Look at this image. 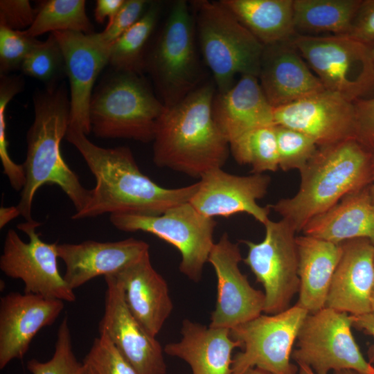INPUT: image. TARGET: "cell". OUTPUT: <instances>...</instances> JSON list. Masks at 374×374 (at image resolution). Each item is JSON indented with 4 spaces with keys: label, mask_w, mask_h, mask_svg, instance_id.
Here are the masks:
<instances>
[{
    "label": "cell",
    "mask_w": 374,
    "mask_h": 374,
    "mask_svg": "<svg viewBox=\"0 0 374 374\" xmlns=\"http://www.w3.org/2000/svg\"><path fill=\"white\" fill-rule=\"evenodd\" d=\"M160 11V2L150 3L141 17L111 46L109 63L116 71L138 73L141 69L142 52Z\"/></svg>",
    "instance_id": "4dcf8cb0"
},
{
    "label": "cell",
    "mask_w": 374,
    "mask_h": 374,
    "mask_svg": "<svg viewBox=\"0 0 374 374\" xmlns=\"http://www.w3.org/2000/svg\"><path fill=\"white\" fill-rule=\"evenodd\" d=\"M278 166L283 171L301 170L316 152L318 145L308 135L295 130L275 125Z\"/></svg>",
    "instance_id": "836d02e7"
},
{
    "label": "cell",
    "mask_w": 374,
    "mask_h": 374,
    "mask_svg": "<svg viewBox=\"0 0 374 374\" xmlns=\"http://www.w3.org/2000/svg\"><path fill=\"white\" fill-rule=\"evenodd\" d=\"M298 374H315L313 371L308 366L303 364L298 365Z\"/></svg>",
    "instance_id": "7dc6e473"
},
{
    "label": "cell",
    "mask_w": 374,
    "mask_h": 374,
    "mask_svg": "<svg viewBox=\"0 0 374 374\" xmlns=\"http://www.w3.org/2000/svg\"><path fill=\"white\" fill-rule=\"evenodd\" d=\"M37 8H33L28 0H1L0 26L15 30L28 29L34 22Z\"/></svg>",
    "instance_id": "ab89813d"
},
{
    "label": "cell",
    "mask_w": 374,
    "mask_h": 374,
    "mask_svg": "<svg viewBox=\"0 0 374 374\" xmlns=\"http://www.w3.org/2000/svg\"><path fill=\"white\" fill-rule=\"evenodd\" d=\"M105 310L99 332L105 333L139 374H166L163 349L130 312L121 283L113 275L105 276Z\"/></svg>",
    "instance_id": "2e32d148"
},
{
    "label": "cell",
    "mask_w": 374,
    "mask_h": 374,
    "mask_svg": "<svg viewBox=\"0 0 374 374\" xmlns=\"http://www.w3.org/2000/svg\"><path fill=\"white\" fill-rule=\"evenodd\" d=\"M39 40L26 35L24 30H15L0 26V70L1 75L21 68Z\"/></svg>",
    "instance_id": "74e56055"
},
{
    "label": "cell",
    "mask_w": 374,
    "mask_h": 374,
    "mask_svg": "<svg viewBox=\"0 0 374 374\" xmlns=\"http://www.w3.org/2000/svg\"><path fill=\"white\" fill-rule=\"evenodd\" d=\"M147 1L126 0L105 29L98 33L103 42L111 46L143 15Z\"/></svg>",
    "instance_id": "f35d334b"
},
{
    "label": "cell",
    "mask_w": 374,
    "mask_h": 374,
    "mask_svg": "<svg viewBox=\"0 0 374 374\" xmlns=\"http://www.w3.org/2000/svg\"><path fill=\"white\" fill-rule=\"evenodd\" d=\"M260 242L242 240L248 248L243 259L264 288L263 312L274 314L290 307L299 293V253L296 233L283 219L267 221Z\"/></svg>",
    "instance_id": "7c38bea8"
},
{
    "label": "cell",
    "mask_w": 374,
    "mask_h": 374,
    "mask_svg": "<svg viewBox=\"0 0 374 374\" xmlns=\"http://www.w3.org/2000/svg\"><path fill=\"white\" fill-rule=\"evenodd\" d=\"M62 49L65 73L70 84L69 130L86 135L91 131L89 107L94 82L109 61L110 47L104 44L98 33L84 34L73 31L52 33Z\"/></svg>",
    "instance_id": "e0dca14e"
},
{
    "label": "cell",
    "mask_w": 374,
    "mask_h": 374,
    "mask_svg": "<svg viewBox=\"0 0 374 374\" xmlns=\"http://www.w3.org/2000/svg\"><path fill=\"white\" fill-rule=\"evenodd\" d=\"M149 248L145 241L130 238L115 242L57 244V250L66 266L64 278L74 290L96 277L117 274L148 253Z\"/></svg>",
    "instance_id": "ffe728a7"
},
{
    "label": "cell",
    "mask_w": 374,
    "mask_h": 374,
    "mask_svg": "<svg viewBox=\"0 0 374 374\" xmlns=\"http://www.w3.org/2000/svg\"><path fill=\"white\" fill-rule=\"evenodd\" d=\"M303 235L339 244L367 238L374 244V202L370 186L344 197L328 211L312 218Z\"/></svg>",
    "instance_id": "484cf974"
},
{
    "label": "cell",
    "mask_w": 374,
    "mask_h": 374,
    "mask_svg": "<svg viewBox=\"0 0 374 374\" xmlns=\"http://www.w3.org/2000/svg\"><path fill=\"white\" fill-rule=\"evenodd\" d=\"M99 334L83 363L88 365L94 374H139L107 335L104 332Z\"/></svg>",
    "instance_id": "8d00e7d4"
},
{
    "label": "cell",
    "mask_w": 374,
    "mask_h": 374,
    "mask_svg": "<svg viewBox=\"0 0 374 374\" xmlns=\"http://www.w3.org/2000/svg\"><path fill=\"white\" fill-rule=\"evenodd\" d=\"M258 78L274 107L326 89L292 40L264 46Z\"/></svg>",
    "instance_id": "44dd1931"
},
{
    "label": "cell",
    "mask_w": 374,
    "mask_h": 374,
    "mask_svg": "<svg viewBox=\"0 0 374 374\" xmlns=\"http://www.w3.org/2000/svg\"><path fill=\"white\" fill-rule=\"evenodd\" d=\"M294 0H220L264 46L290 41L296 35Z\"/></svg>",
    "instance_id": "83f0119b"
},
{
    "label": "cell",
    "mask_w": 374,
    "mask_h": 374,
    "mask_svg": "<svg viewBox=\"0 0 374 374\" xmlns=\"http://www.w3.org/2000/svg\"><path fill=\"white\" fill-rule=\"evenodd\" d=\"M292 42L326 90L355 102L374 89L371 46L334 35H296Z\"/></svg>",
    "instance_id": "ba28073f"
},
{
    "label": "cell",
    "mask_w": 374,
    "mask_h": 374,
    "mask_svg": "<svg viewBox=\"0 0 374 374\" xmlns=\"http://www.w3.org/2000/svg\"><path fill=\"white\" fill-rule=\"evenodd\" d=\"M213 81H206L174 106L165 107L153 139V161L194 178L222 168L229 143L212 115L216 93Z\"/></svg>",
    "instance_id": "7a4b0ae2"
},
{
    "label": "cell",
    "mask_w": 374,
    "mask_h": 374,
    "mask_svg": "<svg viewBox=\"0 0 374 374\" xmlns=\"http://www.w3.org/2000/svg\"><path fill=\"white\" fill-rule=\"evenodd\" d=\"M242 374H274L269 371L258 367H252L247 369Z\"/></svg>",
    "instance_id": "bcb514c9"
},
{
    "label": "cell",
    "mask_w": 374,
    "mask_h": 374,
    "mask_svg": "<svg viewBox=\"0 0 374 374\" xmlns=\"http://www.w3.org/2000/svg\"><path fill=\"white\" fill-rule=\"evenodd\" d=\"M371 53H372V57H373V60L374 63V44L371 46Z\"/></svg>",
    "instance_id": "f5cc1de1"
},
{
    "label": "cell",
    "mask_w": 374,
    "mask_h": 374,
    "mask_svg": "<svg viewBox=\"0 0 374 374\" xmlns=\"http://www.w3.org/2000/svg\"><path fill=\"white\" fill-rule=\"evenodd\" d=\"M353 317L325 307L305 318L296 340L292 358L296 365H305L315 374L350 369L374 374L352 333Z\"/></svg>",
    "instance_id": "30bf717a"
},
{
    "label": "cell",
    "mask_w": 374,
    "mask_h": 374,
    "mask_svg": "<svg viewBox=\"0 0 374 374\" xmlns=\"http://www.w3.org/2000/svg\"><path fill=\"white\" fill-rule=\"evenodd\" d=\"M353 317V327L362 330L374 338V314L369 313ZM369 357V362L374 363V345L370 348Z\"/></svg>",
    "instance_id": "ee69618b"
},
{
    "label": "cell",
    "mask_w": 374,
    "mask_h": 374,
    "mask_svg": "<svg viewBox=\"0 0 374 374\" xmlns=\"http://www.w3.org/2000/svg\"><path fill=\"white\" fill-rule=\"evenodd\" d=\"M165 109L138 73L118 71L92 95L91 131L103 139H154L157 121Z\"/></svg>",
    "instance_id": "52a82bcc"
},
{
    "label": "cell",
    "mask_w": 374,
    "mask_h": 374,
    "mask_svg": "<svg viewBox=\"0 0 374 374\" xmlns=\"http://www.w3.org/2000/svg\"><path fill=\"white\" fill-rule=\"evenodd\" d=\"M370 194L374 202V148L373 149V177L370 185Z\"/></svg>",
    "instance_id": "c3c4849f"
},
{
    "label": "cell",
    "mask_w": 374,
    "mask_h": 374,
    "mask_svg": "<svg viewBox=\"0 0 374 374\" xmlns=\"http://www.w3.org/2000/svg\"><path fill=\"white\" fill-rule=\"evenodd\" d=\"M274 109L251 75H241L225 92L216 91L212 103L213 118L229 143L253 129L274 125Z\"/></svg>",
    "instance_id": "cb8c5ba5"
},
{
    "label": "cell",
    "mask_w": 374,
    "mask_h": 374,
    "mask_svg": "<svg viewBox=\"0 0 374 374\" xmlns=\"http://www.w3.org/2000/svg\"><path fill=\"white\" fill-rule=\"evenodd\" d=\"M40 225L33 219L17 224V229L28 235V242L12 229L7 232L0 269L7 276L20 279L24 293L73 302L76 299L74 290L60 273L58 243L43 241L36 231Z\"/></svg>",
    "instance_id": "4fadbf2b"
},
{
    "label": "cell",
    "mask_w": 374,
    "mask_h": 374,
    "mask_svg": "<svg viewBox=\"0 0 374 374\" xmlns=\"http://www.w3.org/2000/svg\"><path fill=\"white\" fill-rule=\"evenodd\" d=\"M197 44L191 6L176 1L146 64L165 107L175 105L205 82Z\"/></svg>",
    "instance_id": "8992f818"
},
{
    "label": "cell",
    "mask_w": 374,
    "mask_h": 374,
    "mask_svg": "<svg viewBox=\"0 0 374 374\" xmlns=\"http://www.w3.org/2000/svg\"><path fill=\"white\" fill-rule=\"evenodd\" d=\"M66 139L79 151L96 179L88 201L72 215L73 220L105 213L159 215L190 202L198 188V181L176 188L157 184L141 172L127 147L102 148L83 132L69 129Z\"/></svg>",
    "instance_id": "6da1fadb"
},
{
    "label": "cell",
    "mask_w": 374,
    "mask_h": 374,
    "mask_svg": "<svg viewBox=\"0 0 374 374\" xmlns=\"http://www.w3.org/2000/svg\"><path fill=\"white\" fill-rule=\"evenodd\" d=\"M270 181L267 175L240 176L213 169L199 179L190 203L208 217L246 213L264 225L269 220L270 208L258 205L257 201L266 195Z\"/></svg>",
    "instance_id": "ac0fdd59"
},
{
    "label": "cell",
    "mask_w": 374,
    "mask_h": 374,
    "mask_svg": "<svg viewBox=\"0 0 374 374\" xmlns=\"http://www.w3.org/2000/svg\"><path fill=\"white\" fill-rule=\"evenodd\" d=\"M24 31L34 38L47 32L93 33L84 0H49L41 3L34 22Z\"/></svg>",
    "instance_id": "f546056e"
},
{
    "label": "cell",
    "mask_w": 374,
    "mask_h": 374,
    "mask_svg": "<svg viewBox=\"0 0 374 374\" xmlns=\"http://www.w3.org/2000/svg\"><path fill=\"white\" fill-rule=\"evenodd\" d=\"M309 312L295 304L274 314L258 317L230 330L242 350L233 357L231 374L258 367L274 374H298L291 362L293 346Z\"/></svg>",
    "instance_id": "8fae6325"
},
{
    "label": "cell",
    "mask_w": 374,
    "mask_h": 374,
    "mask_svg": "<svg viewBox=\"0 0 374 374\" xmlns=\"http://www.w3.org/2000/svg\"><path fill=\"white\" fill-rule=\"evenodd\" d=\"M229 148L239 164L251 167V173L275 172L279 168L275 125L249 130L231 141Z\"/></svg>",
    "instance_id": "1f68e13d"
},
{
    "label": "cell",
    "mask_w": 374,
    "mask_h": 374,
    "mask_svg": "<svg viewBox=\"0 0 374 374\" xmlns=\"http://www.w3.org/2000/svg\"><path fill=\"white\" fill-rule=\"evenodd\" d=\"M299 172L301 184L296 194L268 205L296 232L346 195L371 185L373 150L357 138L319 146Z\"/></svg>",
    "instance_id": "3957f363"
},
{
    "label": "cell",
    "mask_w": 374,
    "mask_h": 374,
    "mask_svg": "<svg viewBox=\"0 0 374 374\" xmlns=\"http://www.w3.org/2000/svg\"><path fill=\"white\" fill-rule=\"evenodd\" d=\"M21 69L26 75L46 82H52L65 71L62 49L52 33L46 41H39L33 48Z\"/></svg>",
    "instance_id": "d6a6232c"
},
{
    "label": "cell",
    "mask_w": 374,
    "mask_h": 374,
    "mask_svg": "<svg viewBox=\"0 0 374 374\" xmlns=\"http://www.w3.org/2000/svg\"><path fill=\"white\" fill-rule=\"evenodd\" d=\"M181 334L179 341L165 346V353L186 362L193 374H231L232 353L242 345L231 337L229 329L185 319Z\"/></svg>",
    "instance_id": "d4e9b609"
},
{
    "label": "cell",
    "mask_w": 374,
    "mask_h": 374,
    "mask_svg": "<svg viewBox=\"0 0 374 374\" xmlns=\"http://www.w3.org/2000/svg\"><path fill=\"white\" fill-rule=\"evenodd\" d=\"M341 244V255L326 307L353 316L369 314L374 287V244L367 238H355Z\"/></svg>",
    "instance_id": "7402d4cb"
},
{
    "label": "cell",
    "mask_w": 374,
    "mask_h": 374,
    "mask_svg": "<svg viewBox=\"0 0 374 374\" xmlns=\"http://www.w3.org/2000/svg\"><path fill=\"white\" fill-rule=\"evenodd\" d=\"M82 367L83 363L77 360L73 351L66 317L58 328L53 357L46 362L35 359L27 362V368L32 374H80Z\"/></svg>",
    "instance_id": "e575fe53"
},
{
    "label": "cell",
    "mask_w": 374,
    "mask_h": 374,
    "mask_svg": "<svg viewBox=\"0 0 374 374\" xmlns=\"http://www.w3.org/2000/svg\"><path fill=\"white\" fill-rule=\"evenodd\" d=\"M21 80L19 77L1 76L0 84V158L3 174L13 189L21 190L26 181L23 164L15 163L9 156L6 134L5 112L10 100L19 92Z\"/></svg>",
    "instance_id": "d590c367"
},
{
    "label": "cell",
    "mask_w": 374,
    "mask_h": 374,
    "mask_svg": "<svg viewBox=\"0 0 374 374\" xmlns=\"http://www.w3.org/2000/svg\"><path fill=\"white\" fill-rule=\"evenodd\" d=\"M333 374H362L354 370L346 369L333 372Z\"/></svg>",
    "instance_id": "681fc988"
},
{
    "label": "cell",
    "mask_w": 374,
    "mask_h": 374,
    "mask_svg": "<svg viewBox=\"0 0 374 374\" xmlns=\"http://www.w3.org/2000/svg\"><path fill=\"white\" fill-rule=\"evenodd\" d=\"M371 313L374 314V287H373V289L371 293Z\"/></svg>",
    "instance_id": "816d5d0a"
},
{
    "label": "cell",
    "mask_w": 374,
    "mask_h": 374,
    "mask_svg": "<svg viewBox=\"0 0 374 374\" xmlns=\"http://www.w3.org/2000/svg\"><path fill=\"white\" fill-rule=\"evenodd\" d=\"M20 215V213L16 206L1 207L0 209V227L1 229L6 224Z\"/></svg>",
    "instance_id": "f6af8a7d"
},
{
    "label": "cell",
    "mask_w": 374,
    "mask_h": 374,
    "mask_svg": "<svg viewBox=\"0 0 374 374\" xmlns=\"http://www.w3.org/2000/svg\"><path fill=\"white\" fill-rule=\"evenodd\" d=\"M80 374H94V373L88 365L83 363V367H82Z\"/></svg>",
    "instance_id": "f907efd6"
},
{
    "label": "cell",
    "mask_w": 374,
    "mask_h": 374,
    "mask_svg": "<svg viewBox=\"0 0 374 374\" xmlns=\"http://www.w3.org/2000/svg\"><path fill=\"white\" fill-rule=\"evenodd\" d=\"M34 121L27 133V154L23 163L26 181L17 207L26 221L33 220L32 205L37 190L44 184L58 186L73 204L83 208L90 190L62 157L60 143L69 125L70 100L63 86H51L34 100Z\"/></svg>",
    "instance_id": "277c9868"
},
{
    "label": "cell",
    "mask_w": 374,
    "mask_h": 374,
    "mask_svg": "<svg viewBox=\"0 0 374 374\" xmlns=\"http://www.w3.org/2000/svg\"><path fill=\"white\" fill-rule=\"evenodd\" d=\"M242 260L238 244L224 233L214 243L208 258L217 277V301L211 327L231 330L263 312L264 292L253 287L242 273L239 267Z\"/></svg>",
    "instance_id": "5bb4252c"
},
{
    "label": "cell",
    "mask_w": 374,
    "mask_h": 374,
    "mask_svg": "<svg viewBox=\"0 0 374 374\" xmlns=\"http://www.w3.org/2000/svg\"><path fill=\"white\" fill-rule=\"evenodd\" d=\"M356 113V138L363 144L374 148V97L354 102Z\"/></svg>",
    "instance_id": "b9f144b4"
},
{
    "label": "cell",
    "mask_w": 374,
    "mask_h": 374,
    "mask_svg": "<svg viewBox=\"0 0 374 374\" xmlns=\"http://www.w3.org/2000/svg\"><path fill=\"white\" fill-rule=\"evenodd\" d=\"M296 240L300 280L296 304L313 313L326 305L341 244L305 235L296 236Z\"/></svg>",
    "instance_id": "4316f807"
},
{
    "label": "cell",
    "mask_w": 374,
    "mask_h": 374,
    "mask_svg": "<svg viewBox=\"0 0 374 374\" xmlns=\"http://www.w3.org/2000/svg\"><path fill=\"white\" fill-rule=\"evenodd\" d=\"M362 0H294L296 35H346Z\"/></svg>",
    "instance_id": "f1b7e54d"
},
{
    "label": "cell",
    "mask_w": 374,
    "mask_h": 374,
    "mask_svg": "<svg viewBox=\"0 0 374 374\" xmlns=\"http://www.w3.org/2000/svg\"><path fill=\"white\" fill-rule=\"evenodd\" d=\"M121 283L132 316L153 337L161 331L173 305L166 280L152 267L150 253L113 275Z\"/></svg>",
    "instance_id": "603a6c76"
},
{
    "label": "cell",
    "mask_w": 374,
    "mask_h": 374,
    "mask_svg": "<svg viewBox=\"0 0 374 374\" xmlns=\"http://www.w3.org/2000/svg\"><path fill=\"white\" fill-rule=\"evenodd\" d=\"M125 1L124 0H98L94 12L95 19L99 23H103L105 19H109L110 23L117 15Z\"/></svg>",
    "instance_id": "7bdbcfd3"
},
{
    "label": "cell",
    "mask_w": 374,
    "mask_h": 374,
    "mask_svg": "<svg viewBox=\"0 0 374 374\" xmlns=\"http://www.w3.org/2000/svg\"><path fill=\"white\" fill-rule=\"evenodd\" d=\"M64 301L33 294L11 292L0 299V368L14 359H22L31 341L53 324Z\"/></svg>",
    "instance_id": "d6986e66"
},
{
    "label": "cell",
    "mask_w": 374,
    "mask_h": 374,
    "mask_svg": "<svg viewBox=\"0 0 374 374\" xmlns=\"http://www.w3.org/2000/svg\"><path fill=\"white\" fill-rule=\"evenodd\" d=\"M197 44L217 93L229 90L235 75L258 77L264 45L220 2H191Z\"/></svg>",
    "instance_id": "5b68a950"
},
{
    "label": "cell",
    "mask_w": 374,
    "mask_h": 374,
    "mask_svg": "<svg viewBox=\"0 0 374 374\" xmlns=\"http://www.w3.org/2000/svg\"><path fill=\"white\" fill-rule=\"evenodd\" d=\"M274 125L289 127L311 137L318 146L356 138L354 102L325 89L274 107Z\"/></svg>",
    "instance_id": "9a60e30c"
},
{
    "label": "cell",
    "mask_w": 374,
    "mask_h": 374,
    "mask_svg": "<svg viewBox=\"0 0 374 374\" xmlns=\"http://www.w3.org/2000/svg\"><path fill=\"white\" fill-rule=\"evenodd\" d=\"M368 46L374 44V0H362L346 35Z\"/></svg>",
    "instance_id": "60d3db41"
},
{
    "label": "cell",
    "mask_w": 374,
    "mask_h": 374,
    "mask_svg": "<svg viewBox=\"0 0 374 374\" xmlns=\"http://www.w3.org/2000/svg\"><path fill=\"white\" fill-rule=\"evenodd\" d=\"M110 222L125 232L151 233L180 253L179 271L197 283L214 244L216 221L197 211L190 202L175 206L161 215L112 214Z\"/></svg>",
    "instance_id": "9c48e42d"
}]
</instances>
